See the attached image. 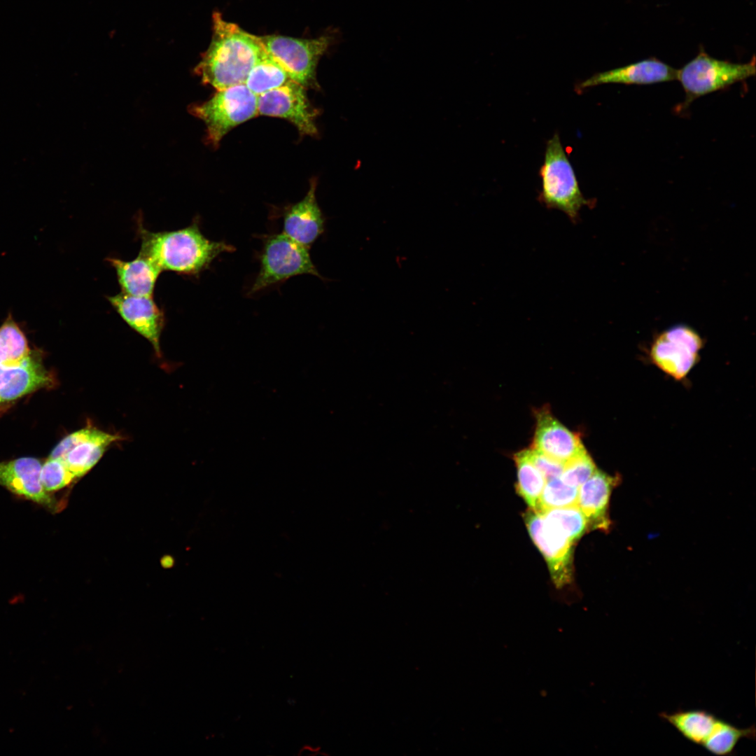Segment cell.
Wrapping results in <instances>:
<instances>
[{"mask_svg":"<svg viewBox=\"0 0 756 756\" xmlns=\"http://www.w3.org/2000/svg\"><path fill=\"white\" fill-rule=\"evenodd\" d=\"M265 52L259 36L225 20L216 12L211 43L195 71L204 83L217 90L224 89L244 83L249 71Z\"/></svg>","mask_w":756,"mask_h":756,"instance_id":"1","label":"cell"},{"mask_svg":"<svg viewBox=\"0 0 756 756\" xmlns=\"http://www.w3.org/2000/svg\"><path fill=\"white\" fill-rule=\"evenodd\" d=\"M137 230L141 239L139 253L162 271L196 275L207 269L220 254L236 250L225 241L207 239L202 233L197 220L180 230L161 232L149 231L139 222Z\"/></svg>","mask_w":756,"mask_h":756,"instance_id":"2","label":"cell"},{"mask_svg":"<svg viewBox=\"0 0 756 756\" xmlns=\"http://www.w3.org/2000/svg\"><path fill=\"white\" fill-rule=\"evenodd\" d=\"M540 176L542 189L539 200L549 209L561 210L575 223L582 207L589 206L593 202L583 196L557 133L547 142Z\"/></svg>","mask_w":756,"mask_h":756,"instance_id":"3","label":"cell"},{"mask_svg":"<svg viewBox=\"0 0 756 756\" xmlns=\"http://www.w3.org/2000/svg\"><path fill=\"white\" fill-rule=\"evenodd\" d=\"M755 57L746 63L718 59L701 49L696 56L678 69L677 78L685 94L682 110L697 98L726 89L755 75Z\"/></svg>","mask_w":756,"mask_h":756,"instance_id":"4","label":"cell"},{"mask_svg":"<svg viewBox=\"0 0 756 756\" xmlns=\"http://www.w3.org/2000/svg\"><path fill=\"white\" fill-rule=\"evenodd\" d=\"M259 260L260 270L250 295L298 275L311 274L325 279L312 262L309 248L283 232L265 237Z\"/></svg>","mask_w":756,"mask_h":756,"instance_id":"5","label":"cell"},{"mask_svg":"<svg viewBox=\"0 0 756 756\" xmlns=\"http://www.w3.org/2000/svg\"><path fill=\"white\" fill-rule=\"evenodd\" d=\"M190 111L204 122L207 142L216 147L232 129L258 115V96L244 83L238 84L218 90Z\"/></svg>","mask_w":756,"mask_h":756,"instance_id":"6","label":"cell"},{"mask_svg":"<svg viewBox=\"0 0 756 756\" xmlns=\"http://www.w3.org/2000/svg\"><path fill=\"white\" fill-rule=\"evenodd\" d=\"M265 50L290 78L306 88L317 86L316 69L330 45V38L300 39L280 35L259 36Z\"/></svg>","mask_w":756,"mask_h":756,"instance_id":"7","label":"cell"},{"mask_svg":"<svg viewBox=\"0 0 756 756\" xmlns=\"http://www.w3.org/2000/svg\"><path fill=\"white\" fill-rule=\"evenodd\" d=\"M704 341L694 329L676 325L654 340L650 357L654 365L677 380L685 378L699 358Z\"/></svg>","mask_w":756,"mask_h":756,"instance_id":"8","label":"cell"},{"mask_svg":"<svg viewBox=\"0 0 756 756\" xmlns=\"http://www.w3.org/2000/svg\"><path fill=\"white\" fill-rule=\"evenodd\" d=\"M306 89L290 79L260 94L258 114L284 118L293 123L301 134L316 135L315 119L318 113L311 105Z\"/></svg>","mask_w":756,"mask_h":756,"instance_id":"9","label":"cell"},{"mask_svg":"<svg viewBox=\"0 0 756 756\" xmlns=\"http://www.w3.org/2000/svg\"><path fill=\"white\" fill-rule=\"evenodd\" d=\"M525 521L528 533L547 563L556 587L568 583L571 578L573 542L547 524L539 512L531 510Z\"/></svg>","mask_w":756,"mask_h":756,"instance_id":"10","label":"cell"},{"mask_svg":"<svg viewBox=\"0 0 756 756\" xmlns=\"http://www.w3.org/2000/svg\"><path fill=\"white\" fill-rule=\"evenodd\" d=\"M106 298L126 323L145 337L160 357V338L165 318L153 296H134L121 292Z\"/></svg>","mask_w":756,"mask_h":756,"instance_id":"11","label":"cell"},{"mask_svg":"<svg viewBox=\"0 0 756 756\" xmlns=\"http://www.w3.org/2000/svg\"><path fill=\"white\" fill-rule=\"evenodd\" d=\"M532 448L565 463L585 449L580 436L560 423L548 408L536 412Z\"/></svg>","mask_w":756,"mask_h":756,"instance_id":"12","label":"cell"},{"mask_svg":"<svg viewBox=\"0 0 756 756\" xmlns=\"http://www.w3.org/2000/svg\"><path fill=\"white\" fill-rule=\"evenodd\" d=\"M316 180L312 179L304 197L287 208L283 218L282 232L309 248L324 232L326 225L316 201Z\"/></svg>","mask_w":756,"mask_h":756,"instance_id":"13","label":"cell"},{"mask_svg":"<svg viewBox=\"0 0 756 756\" xmlns=\"http://www.w3.org/2000/svg\"><path fill=\"white\" fill-rule=\"evenodd\" d=\"M678 69L654 58L595 74L582 82V90L603 84L650 85L676 80Z\"/></svg>","mask_w":756,"mask_h":756,"instance_id":"14","label":"cell"},{"mask_svg":"<svg viewBox=\"0 0 756 756\" xmlns=\"http://www.w3.org/2000/svg\"><path fill=\"white\" fill-rule=\"evenodd\" d=\"M620 481L618 476H612L597 469L578 488L577 505L585 517L588 527L603 531L609 530L610 495Z\"/></svg>","mask_w":756,"mask_h":756,"instance_id":"15","label":"cell"},{"mask_svg":"<svg viewBox=\"0 0 756 756\" xmlns=\"http://www.w3.org/2000/svg\"><path fill=\"white\" fill-rule=\"evenodd\" d=\"M42 464L31 457L0 463V484L13 493L48 507L53 500L43 487L40 473Z\"/></svg>","mask_w":756,"mask_h":756,"instance_id":"16","label":"cell"},{"mask_svg":"<svg viewBox=\"0 0 756 756\" xmlns=\"http://www.w3.org/2000/svg\"><path fill=\"white\" fill-rule=\"evenodd\" d=\"M51 382L42 364L31 356L18 365L0 364V401L15 400Z\"/></svg>","mask_w":756,"mask_h":756,"instance_id":"17","label":"cell"},{"mask_svg":"<svg viewBox=\"0 0 756 756\" xmlns=\"http://www.w3.org/2000/svg\"><path fill=\"white\" fill-rule=\"evenodd\" d=\"M78 443L62 460L76 477H82L100 460L106 449L122 436L87 426L81 429Z\"/></svg>","mask_w":756,"mask_h":756,"instance_id":"18","label":"cell"},{"mask_svg":"<svg viewBox=\"0 0 756 756\" xmlns=\"http://www.w3.org/2000/svg\"><path fill=\"white\" fill-rule=\"evenodd\" d=\"M106 260L115 270L122 293L134 296H153L162 270L152 261L140 253L130 261L114 258Z\"/></svg>","mask_w":756,"mask_h":756,"instance_id":"19","label":"cell"},{"mask_svg":"<svg viewBox=\"0 0 756 756\" xmlns=\"http://www.w3.org/2000/svg\"><path fill=\"white\" fill-rule=\"evenodd\" d=\"M659 715L685 739L701 746L710 736L719 719L711 712L702 709L662 712Z\"/></svg>","mask_w":756,"mask_h":756,"instance_id":"20","label":"cell"},{"mask_svg":"<svg viewBox=\"0 0 756 756\" xmlns=\"http://www.w3.org/2000/svg\"><path fill=\"white\" fill-rule=\"evenodd\" d=\"M755 727L740 728L719 718L714 730L701 747L718 756L733 755L743 738L754 739Z\"/></svg>","mask_w":756,"mask_h":756,"instance_id":"21","label":"cell"},{"mask_svg":"<svg viewBox=\"0 0 756 756\" xmlns=\"http://www.w3.org/2000/svg\"><path fill=\"white\" fill-rule=\"evenodd\" d=\"M290 80L284 68L266 51L249 71L244 82L256 96L281 86Z\"/></svg>","mask_w":756,"mask_h":756,"instance_id":"22","label":"cell"},{"mask_svg":"<svg viewBox=\"0 0 756 756\" xmlns=\"http://www.w3.org/2000/svg\"><path fill=\"white\" fill-rule=\"evenodd\" d=\"M514 459L517 470V491L531 510L536 511L547 479L529 460L525 449L516 453Z\"/></svg>","mask_w":756,"mask_h":756,"instance_id":"23","label":"cell"},{"mask_svg":"<svg viewBox=\"0 0 756 756\" xmlns=\"http://www.w3.org/2000/svg\"><path fill=\"white\" fill-rule=\"evenodd\" d=\"M30 356L24 334L8 315L0 327V364L6 367L18 365Z\"/></svg>","mask_w":756,"mask_h":756,"instance_id":"24","label":"cell"},{"mask_svg":"<svg viewBox=\"0 0 756 756\" xmlns=\"http://www.w3.org/2000/svg\"><path fill=\"white\" fill-rule=\"evenodd\" d=\"M540 514L547 524L573 542L588 528L585 517L578 505L553 508Z\"/></svg>","mask_w":756,"mask_h":756,"instance_id":"25","label":"cell"},{"mask_svg":"<svg viewBox=\"0 0 756 756\" xmlns=\"http://www.w3.org/2000/svg\"><path fill=\"white\" fill-rule=\"evenodd\" d=\"M578 488L564 482L560 477L547 480L540 495L536 512L545 510L577 505Z\"/></svg>","mask_w":756,"mask_h":756,"instance_id":"26","label":"cell"},{"mask_svg":"<svg viewBox=\"0 0 756 756\" xmlns=\"http://www.w3.org/2000/svg\"><path fill=\"white\" fill-rule=\"evenodd\" d=\"M596 470L592 458L584 449L564 463L559 477L566 484L579 488Z\"/></svg>","mask_w":756,"mask_h":756,"instance_id":"27","label":"cell"},{"mask_svg":"<svg viewBox=\"0 0 756 756\" xmlns=\"http://www.w3.org/2000/svg\"><path fill=\"white\" fill-rule=\"evenodd\" d=\"M76 478L59 458H50L42 465L40 479L47 492L59 490Z\"/></svg>","mask_w":756,"mask_h":756,"instance_id":"28","label":"cell"},{"mask_svg":"<svg viewBox=\"0 0 756 756\" xmlns=\"http://www.w3.org/2000/svg\"><path fill=\"white\" fill-rule=\"evenodd\" d=\"M525 450L529 460L543 474L547 480L561 476L564 463L532 447Z\"/></svg>","mask_w":756,"mask_h":756,"instance_id":"29","label":"cell"},{"mask_svg":"<svg viewBox=\"0 0 756 756\" xmlns=\"http://www.w3.org/2000/svg\"><path fill=\"white\" fill-rule=\"evenodd\" d=\"M0 402H1V401H0Z\"/></svg>","mask_w":756,"mask_h":756,"instance_id":"30","label":"cell"}]
</instances>
